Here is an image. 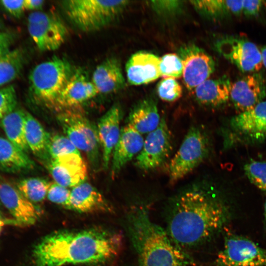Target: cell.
Instances as JSON below:
<instances>
[{"label":"cell","mask_w":266,"mask_h":266,"mask_svg":"<svg viewBox=\"0 0 266 266\" xmlns=\"http://www.w3.org/2000/svg\"><path fill=\"white\" fill-rule=\"evenodd\" d=\"M44 2L43 0H24L25 10L38 11L42 8Z\"/></svg>","instance_id":"41"},{"label":"cell","mask_w":266,"mask_h":266,"mask_svg":"<svg viewBox=\"0 0 266 266\" xmlns=\"http://www.w3.org/2000/svg\"><path fill=\"white\" fill-rule=\"evenodd\" d=\"M129 231L136 254V266H195L191 258L151 219L140 206L129 217Z\"/></svg>","instance_id":"3"},{"label":"cell","mask_w":266,"mask_h":266,"mask_svg":"<svg viewBox=\"0 0 266 266\" xmlns=\"http://www.w3.org/2000/svg\"><path fill=\"white\" fill-rule=\"evenodd\" d=\"M121 244L120 235L93 228L53 233L38 242L32 252L33 266L97 264L115 257Z\"/></svg>","instance_id":"2"},{"label":"cell","mask_w":266,"mask_h":266,"mask_svg":"<svg viewBox=\"0 0 266 266\" xmlns=\"http://www.w3.org/2000/svg\"><path fill=\"white\" fill-rule=\"evenodd\" d=\"M79 153V150L66 136L60 134H50L48 146L50 160L65 155Z\"/></svg>","instance_id":"32"},{"label":"cell","mask_w":266,"mask_h":266,"mask_svg":"<svg viewBox=\"0 0 266 266\" xmlns=\"http://www.w3.org/2000/svg\"><path fill=\"white\" fill-rule=\"evenodd\" d=\"M217 51L244 73L257 72L262 67L260 49L249 40L237 35H227L215 44Z\"/></svg>","instance_id":"9"},{"label":"cell","mask_w":266,"mask_h":266,"mask_svg":"<svg viewBox=\"0 0 266 266\" xmlns=\"http://www.w3.org/2000/svg\"><path fill=\"white\" fill-rule=\"evenodd\" d=\"M265 2L261 0H243L242 14L250 17L258 16L262 10Z\"/></svg>","instance_id":"39"},{"label":"cell","mask_w":266,"mask_h":266,"mask_svg":"<svg viewBox=\"0 0 266 266\" xmlns=\"http://www.w3.org/2000/svg\"><path fill=\"white\" fill-rule=\"evenodd\" d=\"M67 209L82 213L108 212L111 210L102 194L92 185L85 181L71 190Z\"/></svg>","instance_id":"20"},{"label":"cell","mask_w":266,"mask_h":266,"mask_svg":"<svg viewBox=\"0 0 266 266\" xmlns=\"http://www.w3.org/2000/svg\"><path fill=\"white\" fill-rule=\"evenodd\" d=\"M34 164L27 153L7 138L0 136V169L8 173H19L33 169Z\"/></svg>","instance_id":"25"},{"label":"cell","mask_w":266,"mask_h":266,"mask_svg":"<svg viewBox=\"0 0 266 266\" xmlns=\"http://www.w3.org/2000/svg\"><path fill=\"white\" fill-rule=\"evenodd\" d=\"M25 136L27 145L33 153L43 162L50 161L48 146L50 134L30 113L26 114Z\"/></svg>","instance_id":"26"},{"label":"cell","mask_w":266,"mask_h":266,"mask_svg":"<svg viewBox=\"0 0 266 266\" xmlns=\"http://www.w3.org/2000/svg\"><path fill=\"white\" fill-rule=\"evenodd\" d=\"M91 80L98 93L104 94L115 93L125 85L120 63L112 57L105 59L96 67Z\"/></svg>","instance_id":"21"},{"label":"cell","mask_w":266,"mask_h":266,"mask_svg":"<svg viewBox=\"0 0 266 266\" xmlns=\"http://www.w3.org/2000/svg\"><path fill=\"white\" fill-rule=\"evenodd\" d=\"M25 52L22 48L9 50L0 57V86L15 80L26 63Z\"/></svg>","instance_id":"28"},{"label":"cell","mask_w":266,"mask_h":266,"mask_svg":"<svg viewBox=\"0 0 266 266\" xmlns=\"http://www.w3.org/2000/svg\"><path fill=\"white\" fill-rule=\"evenodd\" d=\"M144 141L142 134L129 124L121 129L111 156L112 177L116 176L127 163L140 153Z\"/></svg>","instance_id":"19"},{"label":"cell","mask_w":266,"mask_h":266,"mask_svg":"<svg viewBox=\"0 0 266 266\" xmlns=\"http://www.w3.org/2000/svg\"><path fill=\"white\" fill-rule=\"evenodd\" d=\"M232 83L226 76L207 79L193 90L196 100L200 104L211 107L222 105L230 99Z\"/></svg>","instance_id":"22"},{"label":"cell","mask_w":266,"mask_h":266,"mask_svg":"<svg viewBox=\"0 0 266 266\" xmlns=\"http://www.w3.org/2000/svg\"><path fill=\"white\" fill-rule=\"evenodd\" d=\"M266 97V80L258 72L245 75L232 84L230 99L240 112L253 108Z\"/></svg>","instance_id":"14"},{"label":"cell","mask_w":266,"mask_h":266,"mask_svg":"<svg viewBox=\"0 0 266 266\" xmlns=\"http://www.w3.org/2000/svg\"><path fill=\"white\" fill-rule=\"evenodd\" d=\"M168 216L166 230L184 249L208 240L226 223L228 212L211 188L195 184L175 198Z\"/></svg>","instance_id":"1"},{"label":"cell","mask_w":266,"mask_h":266,"mask_svg":"<svg viewBox=\"0 0 266 266\" xmlns=\"http://www.w3.org/2000/svg\"><path fill=\"white\" fill-rule=\"evenodd\" d=\"M70 191L56 182L51 183L46 197L50 201L67 208Z\"/></svg>","instance_id":"36"},{"label":"cell","mask_w":266,"mask_h":266,"mask_svg":"<svg viewBox=\"0 0 266 266\" xmlns=\"http://www.w3.org/2000/svg\"><path fill=\"white\" fill-rule=\"evenodd\" d=\"M209 149L205 132L199 127H192L170 163V182L174 183L193 170L207 158Z\"/></svg>","instance_id":"7"},{"label":"cell","mask_w":266,"mask_h":266,"mask_svg":"<svg viewBox=\"0 0 266 266\" xmlns=\"http://www.w3.org/2000/svg\"><path fill=\"white\" fill-rule=\"evenodd\" d=\"M74 71L69 62L59 57L38 64L29 75L32 96L37 101L53 105Z\"/></svg>","instance_id":"5"},{"label":"cell","mask_w":266,"mask_h":266,"mask_svg":"<svg viewBox=\"0 0 266 266\" xmlns=\"http://www.w3.org/2000/svg\"><path fill=\"white\" fill-rule=\"evenodd\" d=\"M263 65L266 68V45L263 46L261 49Z\"/></svg>","instance_id":"43"},{"label":"cell","mask_w":266,"mask_h":266,"mask_svg":"<svg viewBox=\"0 0 266 266\" xmlns=\"http://www.w3.org/2000/svg\"><path fill=\"white\" fill-rule=\"evenodd\" d=\"M244 170L252 184L266 192V161H253L244 166Z\"/></svg>","instance_id":"33"},{"label":"cell","mask_w":266,"mask_h":266,"mask_svg":"<svg viewBox=\"0 0 266 266\" xmlns=\"http://www.w3.org/2000/svg\"><path fill=\"white\" fill-rule=\"evenodd\" d=\"M17 97L14 87L9 85L0 89V120L16 108Z\"/></svg>","instance_id":"35"},{"label":"cell","mask_w":266,"mask_h":266,"mask_svg":"<svg viewBox=\"0 0 266 266\" xmlns=\"http://www.w3.org/2000/svg\"><path fill=\"white\" fill-rule=\"evenodd\" d=\"M230 14L239 16L242 14L243 0H226Z\"/></svg>","instance_id":"40"},{"label":"cell","mask_w":266,"mask_h":266,"mask_svg":"<svg viewBox=\"0 0 266 266\" xmlns=\"http://www.w3.org/2000/svg\"><path fill=\"white\" fill-rule=\"evenodd\" d=\"M50 183L39 177H30L19 181L16 185L22 194L30 201H42L47 197Z\"/></svg>","instance_id":"29"},{"label":"cell","mask_w":266,"mask_h":266,"mask_svg":"<svg viewBox=\"0 0 266 266\" xmlns=\"http://www.w3.org/2000/svg\"><path fill=\"white\" fill-rule=\"evenodd\" d=\"M157 92L159 98L163 100L173 102L181 97L182 88L175 79L166 78L159 82Z\"/></svg>","instance_id":"34"},{"label":"cell","mask_w":266,"mask_h":266,"mask_svg":"<svg viewBox=\"0 0 266 266\" xmlns=\"http://www.w3.org/2000/svg\"><path fill=\"white\" fill-rule=\"evenodd\" d=\"M161 120L156 102L147 98L133 107L128 117V124L142 134L155 130Z\"/></svg>","instance_id":"24"},{"label":"cell","mask_w":266,"mask_h":266,"mask_svg":"<svg viewBox=\"0 0 266 266\" xmlns=\"http://www.w3.org/2000/svg\"><path fill=\"white\" fill-rule=\"evenodd\" d=\"M232 127L241 133L258 137L266 134V100L240 112L231 120Z\"/></svg>","instance_id":"23"},{"label":"cell","mask_w":266,"mask_h":266,"mask_svg":"<svg viewBox=\"0 0 266 266\" xmlns=\"http://www.w3.org/2000/svg\"><path fill=\"white\" fill-rule=\"evenodd\" d=\"M127 80L133 85L148 84L161 76L160 58L146 51L133 54L126 65Z\"/></svg>","instance_id":"18"},{"label":"cell","mask_w":266,"mask_h":266,"mask_svg":"<svg viewBox=\"0 0 266 266\" xmlns=\"http://www.w3.org/2000/svg\"><path fill=\"white\" fill-rule=\"evenodd\" d=\"M180 0H152L149 4L153 10L161 16H171L179 12L182 6Z\"/></svg>","instance_id":"37"},{"label":"cell","mask_w":266,"mask_h":266,"mask_svg":"<svg viewBox=\"0 0 266 266\" xmlns=\"http://www.w3.org/2000/svg\"><path fill=\"white\" fill-rule=\"evenodd\" d=\"M217 266H266V251L252 240L232 235L225 240Z\"/></svg>","instance_id":"10"},{"label":"cell","mask_w":266,"mask_h":266,"mask_svg":"<svg viewBox=\"0 0 266 266\" xmlns=\"http://www.w3.org/2000/svg\"><path fill=\"white\" fill-rule=\"evenodd\" d=\"M179 51L183 66L184 83L187 89L193 90L214 72L215 62L204 50L194 44L184 45Z\"/></svg>","instance_id":"12"},{"label":"cell","mask_w":266,"mask_h":266,"mask_svg":"<svg viewBox=\"0 0 266 266\" xmlns=\"http://www.w3.org/2000/svg\"><path fill=\"white\" fill-rule=\"evenodd\" d=\"M57 120L66 136L86 154L92 167L98 169L100 146L97 127L84 114L73 108L61 111Z\"/></svg>","instance_id":"6"},{"label":"cell","mask_w":266,"mask_h":266,"mask_svg":"<svg viewBox=\"0 0 266 266\" xmlns=\"http://www.w3.org/2000/svg\"><path fill=\"white\" fill-rule=\"evenodd\" d=\"M4 225V222L3 221H2L0 216V233L2 230V227Z\"/></svg>","instance_id":"45"},{"label":"cell","mask_w":266,"mask_h":266,"mask_svg":"<svg viewBox=\"0 0 266 266\" xmlns=\"http://www.w3.org/2000/svg\"><path fill=\"white\" fill-rule=\"evenodd\" d=\"M27 21L29 34L40 51H54L64 43L67 30L56 16L40 11H33L29 15Z\"/></svg>","instance_id":"8"},{"label":"cell","mask_w":266,"mask_h":266,"mask_svg":"<svg viewBox=\"0 0 266 266\" xmlns=\"http://www.w3.org/2000/svg\"><path fill=\"white\" fill-rule=\"evenodd\" d=\"M26 112L16 108L0 120L6 138L26 153L29 148L25 136Z\"/></svg>","instance_id":"27"},{"label":"cell","mask_w":266,"mask_h":266,"mask_svg":"<svg viewBox=\"0 0 266 266\" xmlns=\"http://www.w3.org/2000/svg\"><path fill=\"white\" fill-rule=\"evenodd\" d=\"M172 151L171 135L164 118L158 127L148 133L142 148L137 155L135 165L143 170L160 167L169 158Z\"/></svg>","instance_id":"11"},{"label":"cell","mask_w":266,"mask_h":266,"mask_svg":"<svg viewBox=\"0 0 266 266\" xmlns=\"http://www.w3.org/2000/svg\"><path fill=\"white\" fill-rule=\"evenodd\" d=\"M264 214H265V217L266 221V200L265 201V205H264Z\"/></svg>","instance_id":"46"},{"label":"cell","mask_w":266,"mask_h":266,"mask_svg":"<svg viewBox=\"0 0 266 266\" xmlns=\"http://www.w3.org/2000/svg\"><path fill=\"white\" fill-rule=\"evenodd\" d=\"M62 2L66 15L76 27L83 32H93L112 23L129 1L69 0Z\"/></svg>","instance_id":"4"},{"label":"cell","mask_w":266,"mask_h":266,"mask_svg":"<svg viewBox=\"0 0 266 266\" xmlns=\"http://www.w3.org/2000/svg\"><path fill=\"white\" fill-rule=\"evenodd\" d=\"M0 4L5 11L16 18H20L25 10L24 0H0Z\"/></svg>","instance_id":"38"},{"label":"cell","mask_w":266,"mask_h":266,"mask_svg":"<svg viewBox=\"0 0 266 266\" xmlns=\"http://www.w3.org/2000/svg\"><path fill=\"white\" fill-rule=\"evenodd\" d=\"M190 2L200 14L211 19H219L230 14L226 0H203Z\"/></svg>","instance_id":"30"},{"label":"cell","mask_w":266,"mask_h":266,"mask_svg":"<svg viewBox=\"0 0 266 266\" xmlns=\"http://www.w3.org/2000/svg\"><path fill=\"white\" fill-rule=\"evenodd\" d=\"M10 46H3L0 47V57L7 52L9 49Z\"/></svg>","instance_id":"44"},{"label":"cell","mask_w":266,"mask_h":266,"mask_svg":"<svg viewBox=\"0 0 266 266\" xmlns=\"http://www.w3.org/2000/svg\"><path fill=\"white\" fill-rule=\"evenodd\" d=\"M99 93L84 72L74 71L56 99L53 106L60 110L73 108L95 97Z\"/></svg>","instance_id":"16"},{"label":"cell","mask_w":266,"mask_h":266,"mask_svg":"<svg viewBox=\"0 0 266 266\" xmlns=\"http://www.w3.org/2000/svg\"><path fill=\"white\" fill-rule=\"evenodd\" d=\"M47 166L55 182L66 188H73L84 182L87 176V166L80 153L52 159Z\"/></svg>","instance_id":"15"},{"label":"cell","mask_w":266,"mask_h":266,"mask_svg":"<svg viewBox=\"0 0 266 266\" xmlns=\"http://www.w3.org/2000/svg\"><path fill=\"white\" fill-rule=\"evenodd\" d=\"M0 200L18 225L28 226L35 224L40 211L19 191L16 185L0 177Z\"/></svg>","instance_id":"13"},{"label":"cell","mask_w":266,"mask_h":266,"mask_svg":"<svg viewBox=\"0 0 266 266\" xmlns=\"http://www.w3.org/2000/svg\"><path fill=\"white\" fill-rule=\"evenodd\" d=\"M183 64L178 54L168 53L160 58L161 76L164 78H178L182 76Z\"/></svg>","instance_id":"31"},{"label":"cell","mask_w":266,"mask_h":266,"mask_svg":"<svg viewBox=\"0 0 266 266\" xmlns=\"http://www.w3.org/2000/svg\"><path fill=\"white\" fill-rule=\"evenodd\" d=\"M13 35L5 33L0 32V47L10 46L13 41Z\"/></svg>","instance_id":"42"},{"label":"cell","mask_w":266,"mask_h":266,"mask_svg":"<svg viewBox=\"0 0 266 266\" xmlns=\"http://www.w3.org/2000/svg\"><path fill=\"white\" fill-rule=\"evenodd\" d=\"M121 117L120 107L116 104L101 117L98 123L97 129L102 151V164L105 169L108 168L113 151L120 135Z\"/></svg>","instance_id":"17"}]
</instances>
